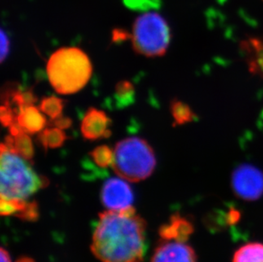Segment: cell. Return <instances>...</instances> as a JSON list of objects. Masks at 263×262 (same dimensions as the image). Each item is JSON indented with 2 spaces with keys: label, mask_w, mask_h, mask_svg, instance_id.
Returning a JSON list of instances; mask_svg holds the SVG:
<instances>
[{
  "label": "cell",
  "mask_w": 263,
  "mask_h": 262,
  "mask_svg": "<svg viewBox=\"0 0 263 262\" xmlns=\"http://www.w3.org/2000/svg\"><path fill=\"white\" fill-rule=\"evenodd\" d=\"M233 262H263V244L249 242L243 245L236 251Z\"/></svg>",
  "instance_id": "5bb4252c"
},
{
  "label": "cell",
  "mask_w": 263,
  "mask_h": 262,
  "mask_svg": "<svg viewBox=\"0 0 263 262\" xmlns=\"http://www.w3.org/2000/svg\"><path fill=\"white\" fill-rule=\"evenodd\" d=\"M151 262H197V256L194 249L186 242L164 240L157 248Z\"/></svg>",
  "instance_id": "9c48e42d"
},
{
  "label": "cell",
  "mask_w": 263,
  "mask_h": 262,
  "mask_svg": "<svg viewBox=\"0 0 263 262\" xmlns=\"http://www.w3.org/2000/svg\"><path fill=\"white\" fill-rule=\"evenodd\" d=\"M193 233L194 227L192 223L179 215L172 216L170 222L163 226L159 231L163 239L176 240L180 242H186Z\"/></svg>",
  "instance_id": "8fae6325"
},
{
  "label": "cell",
  "mask_w": 263,
  "mask_h": 262,
  "mask_svg": "<svg viewBox=\"0 0 263 262\" xmlns=\"http://www.w3.org/2000/svg\"><path fill=\"white\" fill-rule=\"evenodd\" d=\"M234 193L245 200H256L263 193V175L254 167L241 166L233 175Z\"/></svg>",
  "instance_id": "8992f818"
},
{
  "label": "cell",
  "mask_w": 263,
  "mask_h": 262,
  "mask_svg": "<svg viewBox=\"0 0 263 262\" xmlns=\"http://www.w3.org/2000/svg\"><path fill=\"white\" fill-rule=\"evenodd\" d=\"M9 52H10V40L6 33L4 32V30H2L1 31V54H0L1 62H5Z\"/></svg>",
  "instance_id": "44dd1931"
},
{
  "label": "cell",
  "mask_w": 263,
  "mask_h": 262,
  "mask_svg": "<svg viewBox=\"0 0 263 262\" xmlns=\"http://www.w3.org/2000/svg\"><path fill=\"white\" fill-rule=\"evenodd\" d=\"M0 119L4 126L9 127L17 120V113L14 111L10 105L4 104L0 110Z\"/></svg>",
  "instance_id": "ffe728a7"
},
{
  "label": "cell",
  "mask_w": 263,
  "mask_h": 262,
  "mask_svg": "<svg viewBox=\"0 0 263 262\" xmlns=\"http://www.w3.org/2000/svg\"><path fill=\"white\" fill-rule=\"evenodd\" d=\"M111 120L104 111L90 107L81 122V134L89 141H97L111 136Z\"/></svg>",
  "instance_id": "ba28073f"
},
{
  "label": "cell",
  "mask_w": 263,
  "mask_h": 262,
  "mask_svg": "<svg viewBox=\"0 0 263 262\" xmlns=\"http://www.w3.org/2000/svg\"><path fill=\"white\" fill-rule=\"evenodd\" d=\"M112 170L121 178L138 182L148 178L156 167L154 149L144 139L128 137L115 146Z\"/></svg>",
  "instance_id": "277c9868"
},
{
  "label": "cell",
  "mask_w": 263,
  "mask_h": 262,
  "mask_svg": "<svg viewBox=\"0 0 263 262\" xmlns=\"http://www.w3.org/2000/svg\"><path fill=\"white\" fill-rule=\"evenodd\" d=\"M67 138V135L63 129H59L58 127L43 129L39 136V140L45 150L58 148L64 144Z\"/></svg>",
  "instance_id": "9a60e30c"
},
{
  "label": "cell",
  "mask_w": 263,
  "mask_h": 262,
  "mask_svg": "<svg viewBox=\"0 0 263 262\" xmlns=\"http://www.w3.org/2000/svg\"><path fill=\"white\" fill-rule=\"evenodd\" d=\"M0 196L2 200L27 201L47 181L30 165L29 161L1 144Z\"/></svg>",
  "instance_id": "7a4b0ae2"
},
{
  "label": "cell",
  "mask_w": 263,
  "mask_h": 262,
  "mask_svg": "<svg viewBox=\"0 0 263 262\" xmlns=\"http://www.w3.org/2000/svg\"><path fill=\"white\" fill-rule=\"evenodd\" d=\"M146 222L132 206L101 213L91 251L101 262H141L144 256Z\"/></svg>",
  "instance_id": "6da1fadb"
},
{
  "label": "cell",
  "mask_w": 263,
  "mask_h": 262,
  "mask_svg": "<svg viewBox=\"0 0 263 262\" xmlns=\"http://www.w3.org/2000/svg\"><path fill=\"white\" fill-rule=\"evenodd\" d=\"M64 107V101L57 97H45L40 102L39 108L43 114L50 117L51 120L62 116Z\"/></svg>",
  "instance_id": "e0dca14e"
},
{
  "label": "cell",
  "mask_w": 263,
  "mask_h": 262,
  "mask_svg": "<svg viewBox=\"0 0 263 262\" xmlns=\"http://www.w3.org/2000/svg\"><path fill=\"white\" fill-rule=\"evenodd\" d=\"M0 256H1V260H0V262H11L10 255H9L7 251H6L4 248L1 249V251H0Z\"/></svg>",
  "instance_id": "cb8c5ba5"
},
{
  "label": "cell",
  "mask_w": 263,
  "mask_h": 262,
  "mask_svg": "<svg viewBox=\"0 0 263 262\" xmlns=\"http://www.w3.org/2000/svg\"><path fill=\"white\" fill-rule=\"evenodd\" d=\"M242 50L252 73L263 79V40L253 38L246 40L243 43Z\"/></svg>",
  "instance_id": "7c38bea8"
},
{
  "label": "cell",
  "mask_w": 263,
  "mask_h": 262,
  "mask_svg": "<svg viewBox=\"0 0 263 262\" xmlns=\"http://www.w3.org/2000/svg\"><path fill=\"white\" fill-rule=\"evenodd\" d=\"M114 41H119V40H126L127 38L129 37V33L124 32V30H115L114 32Z\"/></svg>",
  "instance_id": "603a6c76"
},
{
  "label": "cell",
  "mask_w": 263,
  "mask_h": 262,
  "mask_svg": "<svg viewBox=\"0 0 263 262\" xmlns=\"http://www.w3.org/2000/svg\"><path fill=\"white\" fill-rule=\"evenodd\" d=\"M134 200L133 192L129 184L124 180L112 178L107 180L102 190L103 205L109 210L129 208Z\"/></svg>",
  "instance_id": "52a82bcc"
},
{
  "label": "cell",
  "mask_w": 263,
  "mask_h": 262,
  "mask_svg": "<svg viewBox=\"0 0 263 262\" xmlns=\"http://www.w3.org/2000/svg\"><path fill=\"white\" fill-rule=\"evenodd\" d=\"M94 163L101 168H107L112 166L115 158V153L109 146L106 145L97 146L89 153Z\"/></svg>",
  "instance_id": "d6986e66"
},
{
  "label": "cell",
  "mask_w": 263,
  "mask_h": 262,
  "mask_svg": "<svg viewBox=\"0 0 263 262\" xmlns=\"http://www.w3.org/2000/svg\"><path fill=\"white\" fill-rule=\"evenodd\" d=\"M53 125L55 127H58L59 129H67L71 127L72 122V119L68 118V117L60 116L58 119H52L51 120Z\"/></svg>",
  "instance_id": "7402d4cb"
},
{
  "label": "cell",
  "mask_w": 263,
  "mask_h": 262,
  "mask_svg": "<svg viewBox=\"0 0 263 262\" xmlns=\"http://www.w3.org/2000/svg\"><path fill=\"white\" fill-rule=\"evenodd\" d=\"M46 72L55 91L72 95L87 84L91 77L92 65L87 54L79 48H61L50 57Z\"/></svg>",
  "instance_id": "3957f363"
},
{
  "label": "cell",
  "mask_w": 263,
  "mask_h": 262,
  "mask_svg": "<svg viewBox=\"0 0 263 262\" xmlns=\"http://www.w3.org/2000/svg\"><path fill=\"white\" fill-rule=\"evenodd\" d=\"M171 111L174 119L175 124L178 125L190 123L195 118L190 106L178 100H174L172 102Z\"/></svg>",
  "instance_id": "2e32d148"
},
{
  "label": "cell",
  "mask_w": 263,
  "mask_h": 262,
  "mask_svg": "<svg viewBox=\"0 0 263 262\" xmlns=\"http://www.w3.org/2000/svg\"><path fill=\"white\" fill-rule=\"evenodd\" d=\"M17 122L23 130L32 135L41 132L47 124V120L41 110L33 105L18 110Z\"/></svg>",
  "instance_id": "30bf717a"
},
{
  "label": "cell",
  "mask_w": 263,
  "mask_h": 262,
  "mask_svg": "<svg viewBox=\"0 0 263 262\" xmlns=\"http://www.w3.org/2000/svg\"><path fill=\"white\" fill-rule=\"evenodd\" d=\"M135 87L129 81H120L115 87V98L120 106H126L134 101Z\"/></svg>",
  "instance_id": "ac0fdd59"
},
{
  "label": "cell",
  "mask_w": 263,
  "mask_h": 262,
  "mask_svg": "<svg viewBox=\"0 0 263 262\" xmlns=\"http://www.w3.org/2000/svg\"><path fill=\"white\" fill-rule=\"evenodd\" d=\"M132 45L137 54L146 57H162L171 42V30L159 13L151 11L139 15L132 30Z\"/></svg>",
  "instance_id": "5b68a950"
},
{
  "label": "cell",
  "mask_w": 263,
  "mask_h": 262,
  "mask_svg": "<svg viewBox=\"0 0 263 262\" xmlns=\"http://www.w3.org/2000/svg\"><path fill=\"white\" fill-rule=\"evenodd\" d=\"M5 145L15 152L20 156L29 162H32L34 156V149L32 141L28 133L23 130L15 135H10L5 138Z\"/></svg>",
  "instance_id": "4fadbf2b"
}]
</instances>
